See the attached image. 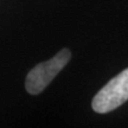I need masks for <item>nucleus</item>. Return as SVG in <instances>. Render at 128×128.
Returning <instances> with one entry per match:
<instances>
[{
  "instance_id": "obj_1",
  "label": "nucleus",
  "mask_w": 128,
  "mask_h": 128,
  "mask_svg": "<svg viewBox=\"0 0 128 128\" xmlns=\"http://www.w3.org/2000/svg\"><path fill=\"white\" fill-rule=\"evenodd\" d=\"M71 58V52L69 49L62 50L54 56L51 60L37 64L30 70L26 76L25 88L26 92L31 95H38L45 89L50 82L60 74V71L68 64Z\"/></svg>"
},
{
  "instance_id": "obj_2",
  "label": "nucleus",
  "mask_w": 128,
  "mask_h": 128,
  "mask_svg": "<svg viewBox=\"0 0 128 128\" xmlns=\"http://www.w3.org/2000/svg\"><path fill=\"white\" fill-rule=\"evenodd\" d=\"M128 100V68L112 78L97 92L92 102V109L98 114H106L124 104Z\"/></svg>"
}]
</instances>
